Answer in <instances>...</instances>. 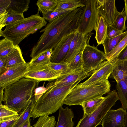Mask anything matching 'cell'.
I'll use <instances>...</instances> for the list:
<instances>
[{
	"instance_id": "7bdbcfd3",
	"label": "cell",
	"mask_w": 127,
	"mask_h": 127,
	"mask_svg": "<svg viewBox=\"0 0 127 127\" xmlns=\"http://www.w3.org/2000/svg\"><path fill=\"white\" fill-rule=\"evenodd\" d=\"M127 59V45L119 55L117 61Z\"/></svg>"
},
{
	"instance_id": "30bf717a",
	"label": "cell",
	"mask_w": 127,
	"mask_h": 127,
	"mask_svg": "<svg viewBox=\"0 0 127 127\" xmlns=\"http://www.w3.org/2000/svg\"><path fill=\"white\" fill-rule=\"evenodd\" d=\"M29 62L22 63L7 68L0 75V88L4 89L24 77L28 71Z\"/></svg>"
},
{
	"instance_id": "f6af8a7d",
	"label": "cell",
	"mask_w": 127,
	"mask_h": 127,
	"mask_svg": "<svg viewBox=\"0 0 127 127\" xmlns=\"http://www.w3.org/2000/svg\"><path fill=\"white\" fill-rule=\"evenodd\" d=\"M31 120L30 119L28 120L20 127H32L31 125Z\"/></svg>"
},
{
	"instance_id": "f1b7e54d",
	"label": "cell",
	"mask_w": 127,
	"mask_h": 127,
	"mask_svg": "<svg viewBox=\"0 0 127 127\" xmlns=\"http://www.w3.org/2000/svg\"><path fill=\"white\" fill-rule=\"evenodd\" d=\"M57 4V0H39L37 2L38 10L42 14H46L55 9Z\"/></svg>"
},
{
	"instance_id": "603a6c76",
	"label": "cell",
	"mask_w": 127,
	"mask_h": 127,
	"mask_svg": "<svg viewBox=\"0 0 127 127\" xmlns=\"http://www.w3.org/2000/svg\"><path fill=\"white\" fill-rule=\"evenodd\" d=\"M127 35V30L116 37H106L102 44L104 47L105 55L110 53Z\"/></svg>"
},
{
	"instance_id": "8fae6325",
	"label": "cell",
	"mask_w": 127,
	"mask_h": 127,
	"mask_svg": "<svg viewBox=\"0 0 127 127\" xmlns=\"http://www.w3.org/2000/svg\"><path fill=\"white\" fill-rule=\"evenodd\" d=\"M93 34L91 32L83 34L76 32L70 43L64 62L68 64L79 52H83L86 46L89 44L90 40Z\"/></svg>"
},
{
	"instance_id": "ac0fdd59",
	"label": "cell",
	"mask_w": 127,
	"mask_h": 127,
	"mask_svg": "<svg viewBox=\"0 0 127 127\" xmlns=\"http://www.w3.org/2000/svg\"><path fill=\"white\" fill-rule=\"evenodd\" d=\"M109 77L114 79L117 83L127 78V59L117 61Z\"/></svg>"
},
{
	"instance_id": "bcb514c9",
	"label": "cell",
	"mask_w": 127,
	"mask_h": 127,
	"mask_svg": "<svg viewBox=\"0 0 127 127\" xmlns=\"http://www.w3.org/2000/svg\"><path fill=\"white\" fill-rule=\"evenodd\" d=\"M125 4L124 11L125 12L127 20V0H124Z\"/></svg>"
},
{
	"instance_id": "2e32d148",
	"label": "cell",
	"mask_w": 127,
	"mask_h": 127,
	"mask_svg": "<svg viewBox=\"0 0 127 127\" xmlns=\"http://www.w3.org/2000/svg\"><path fill=\"white\" fill-rule=\"evenodd\" d=\"M93 71L86 72L82 69L77 71H72L65 74L62 75L54 81L57 86H63L78 81H81L91 76Z\"/></svg>"
},
{
	"instance_id": "ba28073f",
	"label": "cell",
	"mask_w": 127,
	"mask_h": 127,
	"mask_svg": "<svg viewBox=\"0 0 127 127\" xmlns=\"http://www.w3.org/2000/svg\"><path fill=\"white\" fill-rule=\"evenodd\" d=\"M24 77L34 80L37 82L52 81L60 77L62 71L52 69L47 64L29 65Z\"/></svg>"
},
{
	"instance_id": "5b68a950",
	"label": "cell",
	"mask_w": 127,
	"mask_h": 127,
	"mask_svg": "<svg viewBox=\"0 0 127 127\" xmlns=\"http://www.w3.org/2000/svg\"><path fill=\"white\" fill-rule=\"evenodd\" d=\"M110 87L108 79L85 86L77 84L66 96L64 104L69 106L81 105L84 102L102 96L110 92Z\"/></svg>"
},
{
	"instance_id": "277c9868",
	"label": "cell",
	"mask_w": 127,
	"mask_h": 127,
	"mask_svg": "<svg viewBox=\"0 0 127 127\" xmlns=\"http://www.w3.org/2000/svg\"><path fill=\"white\" fill-rule=\"evenodd\" d=\"M47 23L45 19L38 14L32 15L7 25L4 30L0 31V36L10 40L17 46L29 35L34 33Z\"/></svg>"
},
{
	"instance_id": "5bb4252c",
	"label": "cell",
	"mask_w": 127,
	"mask_h": 127,
	"mask_svg": "<svg viewBox=\"0 0 127 127\" xmlns=\"http://www.w3.org/2000/svg\"><path fill=\"white\" fill-rule=\"evenodd\" d=\"M127 112L123 107L110 109L102 121V127H124Z\"/></svg>"
},
{
	"instance_id": "3957f363",
	"label": "cell",
	"mask_w": 127,
	"mask_h": 127,
	"mask_svg": "<svg viewBox=\"0 0 127 127\" xmlns=\"http://www.w3.org/2000/svg\"><path fill=\"white\" fill-rule=\"evenodd\" d=\"M38 83L34 79L23 78L4 89V104L20 113L34 95Z\"/></svg>"
},
{
	"instance_id": "7c38bea8",
	"label": "cell",
	"mask_w": 127,
	"mask_h": 127,
	"mask_svg": "<svg viewBox=\"0 0 127 127\" xmlns=\"http://www.w3.org/2000/svg\"><path fill=\"white\" fill-rule=\"evenodd\" d=\"M113 65L110 62L104 61L94 70L90 77L84 82L77 85L79 86L88 85L100 81L108 79L112 73Z\"/></svg>"
},
{
	"instance_id": "83f0119b",
	"label": "cell",
	"mask_w": 127,
	"mask_h": 127,
	"mask_svg": "<svg viewBox=\"0 0 127 127\" xmlns=\"http://www.w3.org/2000/svg\"><path fill=\"white\" fill-rule=\"evenodd\" d=\"M53 51V49L47 50L32 58L29 62V65L48 64L51 62L50 59Z\"/></svg>"
},
{
	"instance_id": "d6986e66",
	"label": "cell",
	"mask_w": 127,
	"mask_h": 127,
	"mask_svg": "<svg viewBox=\"0 0 127 127\" xmlns=\"http://www.w3.org/2000/svg\"><path fill=\"white\" fill-rule=\"evenodd\" d=\"M35 102L34 95L32 99L19 114L18 119L12 127H20L30 119Z\"/></svg>"
},
{
	"instance_id": "4316f807",
	"label": "cell",
	"mask_w": 127,
	"mask_h": 127,
	"mask_svg": "<svg viewBox=\"0 0 127 127\" xmlns=\"http://www.w3.org/2000/svg\"><path fill=\"white\" fill-rule=\"evenodd\" d=\"M104 99L102 96L83 102L81 104L83 110V116L88 115L95 111Z\"/></svg>"
},
{
	"instance_id": "44dd1931",
	"label": "cell",
	"mask_w": 127,
	"mask_h": 127,
	"mask_svg": "<svg viewBox=\"0 0 127 127\" xmlns=\"http://www.w3.org/2000/svg\"><path fill=\"white\" fill-rule=\"evenodd\" d=\"M7 67H12L22 63H25L21 50L19 46H15L7 56Z\"/></svg>"
},
{
	"instance_id": "d590c367",
	"label": "cell",
	"mask_w": 127,
	"mask_h": 127,
	"mask_svg": "<svg viewBox=\"0 0 127 127\" xmlns=\"http://www.w3.org/2000/svg\"><path fill=\"white\" fill-rule=\"evenodd\" d=\"M50 68L56 71H61L62 75L65 74L72 71L69 68L68 64L66 63H56L50 62L47 65Z\"/></svg>"
},
{
	"instance_id": "7a4b0ae2",
	"label": "cell",
	"mask_w": 127,
	"mask_h": 127,
	"mask_svg": "<svg viewBox=\"0 0 127 127\" xmlns=\"http://www.w3.org/2000/svg\"><path fill=\"white\" fill-rule=\"evenodd\" d=\"M81 81L57 86L54 80L47 84L46 91L35 102L31 117L33 119L49 115L57 111L64 104V100L73 88Z\"/></svg>"
},
{
	"instance_id": "6da1fadb",
	"label": "cell",
	"mask_w": 127,
	"mask_h": 127,
	"mask_svg": "<svg viewBox=\"0 0 127 127\" xmlns=\"http://www.w3.org/2000/svg\"><path fill=\"white\" fill-rule=\"evenodd\" d=\"M80 7L49 23L40 31L43 33L36 44L42 51L53 49L66 35L76 32L84 9Z\"/></svg>"
},
{
	"instance_id": "b9f144b4",
	"label": "cell",
	"mask_w": 127,
	"mask_h": 127,
	"mask_svg": "<svg viewBox=\"0 0 127 127\" xmlns=\"http://www.w3.org/2000/svg\"><path fill=\"white\" fill-rule=\"evenodd\" d=\"M46 87H44V85L42 87L36 88L35 89L34 95L36 102L46 91Z\"/></svg>"
},
{
	"instance_id": "7402d4cb",
	"label": "cell",
	"mask_w": 127,
	"mask_h": 127,
	"mask_svg": "<svg viewBox=\"0 0 127 127\" xmlns=\"http://www.w3.org/2000/svg\"><path fill=\"white\" fill-rule=\"evenodd\" d=\"M30 2L29 0H11L7 12L8 13H14L23 14L24 13L28 10Z\"/></svg>"
},
{
	"instance_id": "e575fe53",
	"label": "cell",
	"mask_w": 127,
	"mask_h": 127,
	"mask_svg": "<svg viewBox=\"0 0 127 127\" xmlns=\"http://www.w3.org/2000/svg\"><path fill=\"white\" fill-rule=\"evenodd\" d=\"M82 53L83 52H79L68 64L69 68L71 70L77 71L83 69V61Z\"/></svg>"
},
{
	"instance_id": "8d00e7d4",
	"label": "cell",
	"mask_w": 127,
	"mask_h": 127,
	"mask_svg": "<svg viewBox=\"0 0 127 127\" xmlns=\"http://www.w3.org/2000/svg\"><path fill=\"white\" fill-rule=\"evenodd\" d=\"M73 10L58 11H53L46 14H42L43 17L49 22L61 16L65 15Z\"/></svg>"
},
{
	"instance_id": "f35d334b",
	"label": "cell",
	"mask_w": 127,
	"mask_h": 127,
	"mask_svg": "<svg viewBox=\"0 0 127 127\" xmlns=\"http://www.w3.org/2000/svg\"><path fill=\"white\" fill-rule=\"evenodd\" d=\"M123 32L112 26H108L107 28L106 37H114L119 35Z\"/></svg>"
},
{
	"instance_id": "f546056e",
	"label": "cell",
	"mask_w": 127,
	"mask_h": 127,
	"mask_svg": "<svg viewBox=\"0 0 127 127\" xmlns=\"http://www.w3.org/2000/svg\"><path fill=\"white\" fill-rule=\"evenodd\" d=\"M18 116L17 112L5 104H0V122Z\"/></svg>"
},
{
	"instance_id": "4dcf8cb0",
	"label": "cell",
	"mask_w": 127,
	"mask_h": 127,
	"mask_svg": "<svg viewBox=\"0 0 127 127\" xmlns=\"http://www.w3.org/2000/svg\"><path fill=\"white\" fill-rule=\"evenodd\" d=\"M56 122L54 116L45 115L39 117L33 127H55Z\"/></svg>"
},
{
	"instance_id": "9c48e42d",
	"label": "cell",
	"mask_w": 127,
	"mask_h": 127,
	"mask_svg": "<svg viewBox=\"0 0 127 127\" xmlns=\"http://www.w3.org/2000/svg\"><path fill=\"white\" fill-rule=\"evenodd\" d=\"M83 61V69L86 72L93 70L105 60V55L94 46L89 44L86 46L82 53Z\"/></svg>"
},
{
	"instance_id": "484cf974",
	"label": "cell",
	"mask_w": 127,
	"mask_h": 127,
	"mask_svg": "<svg viewBox=\"0 0 127 127\" xmlns=\"http://www.w3.org/2000/svg\"><path fill=\"white\" fill-rule=\"evenodd\" d=\"M127 45V35L109 54L106 55V60L114 65L117 61L118 57Z\"/></svg>"
},
{
	"instance_id": "8992f818",
	"label": "cell",
	"mask_w": 127,
	"mask_h": 127,
	"mask_svg": "<svg viewBox=\"0 0 127 127\" xmlns=\"http://www.w3.org/2000/svg\"><path fill=\"white\" fill-rule=\"evenodd\" d=\"M119 99L116 90L110 91L97 109L91 113L83 116L75 127H96L101 122L108 111Z\"/></svg>"
},
{
	"instance_id": "d6a6232c",
	"label": "cell",
	"mask_w": 127,
	"mask_h": 127,
	"mask_svg": "<svg viewBox=\"0 0 127 127\" xmlns=\"http://www.w3.org/2000/svg\"><path fill=\"white\" fill-rule=\"evenodd\" d=\"M13 43L4 38L0 40V57L7 56L14 48Z\"/></svg>"
},
{
	"instance_id": "ee69618b",
	"label": "cell",
	"mask_w": 127,
	"mask_h": 127,
	"mask_svg": "<svg viewBox=\"0 0 127 127\" xmlns=\"http://www.w3.org/2000/svg\"><path fill=\"white\" fill-rule=\"evenodd\" d=\"M4 89L1 88H0V104H2V102H3L4 98Z\"/></svg>"
},
{
	"instance_id": "836d02e7",
	"label": "cell",
	"mask_w": 127,
	"mask_h": 127,
	"mask_svg": "<svg viewBox=\"0 0 127 127\" xmlns=\"http://www.w3.org/2000/svg\"><path fill=\"white\" fill-rule=\"evenodd\" d=\"M24 18L23 14L14 13H8L2 22L0 23V31L5 26Z\"/></svg>"
},
{
	"instance_id": "1f68e13d",
	"label": "cell",
	"mask_w": 127,
	"mask_h": 127,
	"mask_svg": "<svg viewBox=\"0 0 127 127\" xmlns=\"http://www.w3.org/2000/svg\"><path fill=\"white\" fill-rule=\"evenodd\" d=\"M124 10L125 7L122 12H120L117 15L111 26L122 32H123L126 28V22L127 18Z\"/></svg>"
},
{
	"instance_id": "52a82bcc",
	"label": "cell",
	"mask_w": 127,
	"mask_h": 127,
	"mask_svg": "<svg viewBox=\"0 0 127 127\" xmlns=\"http://www.w3.org/2000/svg\"><path fill=\"white\" fill-rule=\"evenodd\" d=\"M83 3L85 5L81 16L76 32L85 34L93 30L96 31L100 16L98 0H86Z\"/></svg>"
},
{
	"instance_id": "ffe728a7",
	"label": "cell",
	"mask_w": 127,
	"mask_h": 127,
	"mask_svg": "<svg viewBox=\"0 0 127 127\" xmlns=\"http://www.w3.org/2000/svg\"><path fill=\"white\" fill-rule=\"evenodd\" d=\"M57 5L54 10L55 11L73 10L85 6L82 0H57Z\"/></svg>"
},
{
	"instance_id": "cb8c5ba5",
	"label": "cell",
	"mask_w": 127,
	"mask_h": 127,
	"mask_svg": "<svg viewBox=\"0 0 127 127\" xmlns=\"http://www.w3.org/2000/svg\"><path fill=\"white\" fill-rule=\"evenodd\" d=\"M119 98L122 107L127 110V78L123 79L116 85Z\"/></svg>"
},
{
	"instance_id": "4fadbf2b",
	"label": "cell",
	"mask_w": 127,
	"mask_h": 127,
	"mask_svg": "<svg viewBox=\"0 0 127 127\" xmlns=\"http://www.w3.org/2000/svg\"><path fill=\"white\" fill-rule=\"evenodd\" d=\"M76 32L69 34L63 38L53 48L50 59V62L56 63H65L70 43Z\"/></svg>"
},
{
	"instance_id": "d4e9b609",
	"label": "cell",
	"mask_w": 127,
	"mask_h": 127,
	"mask_svg": "<svg viewBox=\"0 0 127 127\" xmlns=\"http://www.w3.org/2000/svg\"><path fill=\"white\" fill-rule=\"evenodd\" d=\"M107 26L104 19L102 16H100L96 30L95 37L97 46L102 44L106 38Z\"/></svg>"
},
{
	"instance_id": "74e56055",
	"label": "cell",
	"mask_w": 127,
	"mask_h": 127,
	"mask_svg": "<svg viewBox=\"0 0 127 127\" xmlns=\"http://www.w3.org/2000/svg\"><path fill=\"white\" fill-rule=\"evenodd\" d=\"M11 2V0H0V23L7 14V9Z\"/></svg>"
},
{
	"instance_id": "60d3db41",
	"label": "cell",
	"mask_w": 127,
	"mask_h": 127,
	"mask_svg": "<svg viewBox=\"0 0 127 127\" xmlns=\"http://www.w3.org/2000/svg\"><path fill=\"white\" fill-rule=\"evenodd\" d=\"M7 68V56L0 57V75L4 73Z\"/></svg>"
},
{
	"instance_id": "7dc6e473",
	"label": "cell",
	"mask_w": 127,
	"mask_h": 127,
	"mask_svg": "<svg viewBox=\"0 0 127 127\" xmlns=\"http://www.w3.org/2000/svg\"><path fill=\"white\" fill-rule=\"evenodd\" d=\"M124 127H127V112L126 116V121Z\"/></svg>"
},
{
	"instance_id": "9a60e30c",
	"label": "cell",
	"mask_w": 127,
	"mask_h": 127,
	"mask_svg": "<svg viewBox=\"0 0 127 127\" xmlns=\"http://www.w3.org/2000/svg\"><path fill=\"white\" fill-rule=\"evenodd\" d=\"M100 16L104 19L108 26H111L119 13L116 7L115 0H98Z\"/></svg>"
},
{
	"instance_id": "ab89813d",
	"label": "cell",
	"mask_w": 127,
	"mask_h": 127,
	"mask_svg": "<svg viewBox=\"0 0 127 127\" xmlns=\"http://www.w3.org/2000/svg\"><path fill=\"white\" fill-rule=\"evenodd\" d=\"M18 116L0 122V127H12L16 123Z\"/></svg>"
},
{
	"instance_id": "e0dca14e",
	"label": "cell",
	"mask_w": 127,
	"mask_h": 127,
	"mask_svg": "<svg viewBox=\"0 0 127 127\" xmlns=\"http://www.w3.org/2000/svg\"><path fill=\"white\" fill-rule=\"evenodd\" d=\"M58 120L56 127H73L74 125L72 119L74 114L71 109L62 106L59 109Z\"/></svg>"
}]
</instances>
